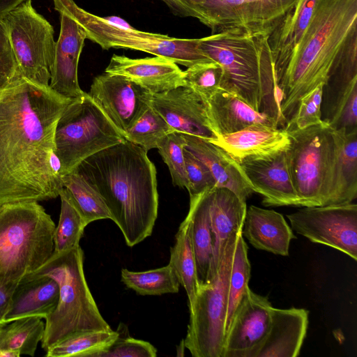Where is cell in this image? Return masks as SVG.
Masks as SVG:
<instances>
[{"label":"cell","mask_w":357,"mask_h":357,"mask_svg":"<svg viewBox=\"0 0 357 357\" xmlns=\"http://www.w3.org/2000/svg\"><path fill=\"white\" fill-rule=\"evenodd\" d=\"M150 106L174 131L209 141L217 138L208 116L206 101L190 87L181 86L153 93Z\"/></svg>","instance_id":"9a60e30c"},{"label":"cell","mask_w":357,"mask_h":357,"mask_svg":"<svg viewBox=\"0 0 357 357\" xmlns=\"http://www.w3.org/2000/svg\"><path fill=\"white\" fill-rule=\"evenodd\" d=\"M287 217L298 234L357 260L356 204L305 207Z\"/></svg>","instance_id":"8fae6325"},{"label":"cell","mask_w":357,"mask_h":357,"mask_svg":"<svg viewBox=\"0 0 357 357\" xmlns=\"http://www.w3.org/2000/svg\"><path fill=\"white\" fill-rule=\"evenodd\" d=\"M246 210V202L231 190L218 186L209 190L213 256L206 282L215 274L229 237L242 231Z\"/></svg>","instance_id":"d6986e66"},{"label":"cell","mask_w":357,"mask_h":357,"mask_svg":"<svg viewBox=\"0 0 357 357\" xmlns=\"http://www.w3.org/2000/svg\"><path fill=\"white\" fill-rule=\"evenodd\" d=\"M61 212L54 233V252L60 253L79 245L84 230L88 225L75 206L66 188L60 193Z\"/></svg>","instance_id":"e575fe53"},{"label":"cell","mask_w":357,"mask_h":357,"mask_svg":"<svg viewBox=\"0 0 357 357\" xmlns=\"http://www.w3.org/2000/svg\"><path fill=\"white\" fill-rule=\"evenodd\" d=\"M239 164L253 192L263 197L264 206H298L286 151L269 156L247 159Z\"/></svg>","instance_id":"2e32d148"},{"label":"cell","mask_w":357,"mask_h":357,"mask_svg":"<svg viewBox=\"0 0 357 357\" xmlns=\"http://www.w3.org/2000/svg\"><path fill=\"white\" fill-rule=\"evenodd\" d=\"M88 94L123 136L150 107L153 93L124 76L105 72L94 77Z\"/></svg>","instance_id":"5bb4252c"},{"label":"cell","mask_w":357,"mask_h":357,"mask_svg":"<svg viewBox=\"0 0 357 357\" xmlns=\"http://www.w3.org/2000/svg\"><path fill=\"white\" fill-rule=\"evenodd\" d=\"M59 297V287L54 279L46 275L26 274L14 290L5 322L27 317L45 319L55 310Z\"/></svg>","instance_id":"d4e9b609"},{"label":"cell","mask_w":357,"mask_h":357,"mask_svg":"<svg viewBox=\"0 0 357 357\" xmlns=\"http://www.w3.org/2000/svg\"><path fill=\"white\" fill-rule=\"evenodd\" d=\"M209 190L199 195L190 197V208L188 213L190 218V235L199 285L207 281L213 256Z\"/></svg>","instance_id":"f1b7e54d"},{"label":"cell","mask_w":357,"mask_h":357,"mask_svg":"<svg viewBox=\"0 0 357 357\" xmlns=\"http://www.w3.org/2000/svg\"><path fill=\"white\" fill-rule=\"evenodd\" d=\"M62 183L88 225L98 220H112L111 213L101 195L77 172L73 171L63 175Z\"/></svg>","instance_id":"d6a6232c"},{"label":"cell","mask_w":357,"mask_h":357,"mask_svg":"<svg viewBox=\"0 0 357 357\" xmlns=\"http://www.w3.org/2000/svg\"><path fill=\"white\" fill-rule=\"evenodd\" d=\"M221 66L213 60L197 63L183 71V86L192 89L206 102L220 89Z\"/></svg>","instance_id":"74e56055"},{"label":"cell","mask_w":357,"mask_h":357,"mask_svg":"<svg viewBox=\"0 0 357 357\" xmlns=\"http://www.w3.org/2000/svg\"><path fill=\"white\" fill-rule=\"evenodd\" d=\"M55 224L38 202L0 205V279L20 281L54 252Z\"/></svg>","instance_id":"8992f818"},{"label":"cell","mask_w":357,"mask_h":357,"mask_svg":"<svg viewBox=\"0 0 357 357\" xmlns=\"http://www.w3.org/2000/svg\"><path fill=\"white\" fill-rule=\"evenodd\" d=\"M317 1L297 0L268 37L278 85L291 56L305 35Z\"/></svg>","instance_id":"cb8c5ba5"},{"label":"cell","mask_w":357,"mask_h":357,"mask_svg":"<svg viewBox=\"0 0 357 357\" xmlns=\"http://www.w3.org/2000/svg\"><path fill=\"white\" fill-rule=\"evenodd\" d=\"M121 278L128 288L142 296L175 294L180 286L177 276L169 264L161 268L140 272L122 268Z\"/></svg>","instance_id":"836d02e7"},{"label":"cell","mask_w":357,"mask_h":357,"mask_svg":"<svg viewBox=\"0 0 357 357\" xmlns=\"http://www.w3.org/2000/svg\"><path fill=\"white\" fill-rule=\"evenodd\" d=\"M182 134L185 140V149L208 167L216 186L231 190L240 199L246 202L253 190L240 164L225 150L209 140Z\"/></svg>","instance_id":"44dd1931"},{"label":"cell","mask_w":357,"mask_h":357,"mask_svg":"<svg viewBox=\"0 0 357 357\" xmlns=\"http://www.w3.org/2000/svg\"><path fill=\"white\" fill-rule=\"evenodd\" d=\"M105 72L124 76L151 93L183 86V71L177 63L162 56L131 59L114 54Z\"/></svg>","instance_id":"ac0fdd59"},{"label":"cell","mask_w":357,"mask_h":357,"mask_svg":"<svg viewBox=\"0 0 357 357\" xmlns=\"http://www.w3.org/2000/svg\"><path fill=\"white\" fill-rule=\"evenodd\" d=\"M20 75L17 64L11 50L0 54V91Z\"/></svg>","instance_id":"ee69618b"},{"label":"cell","mask_w":357,"mask_h":357,"mask_svg":"<svg viewBox=\"0 0 357 357\" xmlns=\"http://www.w3.org/2000/svg\"><path fill=\"white\" fill-rule=\"evenodd\" d=\"M71 100L21 75L0 91V205L59 196L62 177L50 160Z\"/></svg>","instance_id":"6da1fadb"},{"label":"cell","mask_w":357,"mask_h":357,"mask_svg":"<svg viewBox=\"0 0 357 357\" xmlns=\"http://www.w3.org/2000/svg\"><path fill=\"white\" fill-rule=\"evenodd\" d=\"M185 166L190 197L195 196L216 186L208 167L191 152L184 148Z\"/></svg>","instance_id":"b9f144b4"},{"label":"cell","mask_w":357,"mask_h":357,"mask_svg":"<svg viewBox=\"0 0 357 357\" xmlns=\"http://www.w3.org/2000/svg\"><path fill=\"white\" fill-rule=\"evenodd\" d=\"M1 21L22 77L49 85L56 41L52 25L28 1L9 12Z\"/></svg>","instance_id":"30bf717a"},{"label":"cell","mask_w":357,"mask_h":357,"mask_svg":"<svg viewBox=\"0 0 357 357\" xmlns=\"http://www.w3.org/2000/svg\"><path fill=\"white\" fill-rule=\"evenodd\" d=\"M268 37L232 28L199 38L198 47L221 66L220 89L237 96L255 110L275 118L285 129Z\"/></svg>","instance_id":"277c9868"},{"label":"cell","mask_w":357,"mask_h":357,"mask_svg":"<svg viewBox=\"0 0 357 357\" xmlns=\"http://www.w3.org/2000/svg\"><path fill=\"white\" fill-rule=\"evenodd\" d=\"M170 248L169 264L174 271L180 285L185 290L190 312L192 310L199 287L196 262L190 235V218L188 214L181 223Z\"/></svg>","instance_id":"f546056e"},{"label":"cell","mask_w":357,"mask_h":357,"mask_svg":"<svg viewBox=\"0 0 357 357\" xmlns=\"http://www.w3.org/2000/svg\"><path fill=\"white\" fill-rule=\"evenodd\" d=\"M333 131L335 149L328 205L350 203L357 196V130Z\"/></svg>","instance_id":"83f0119b"},{"label":"cell","mask_w":357,"mask_h":357,"mask_svg":"<svg viewBox=\"0 0 357 357\" xmlns=\"http://www.w3.org/2000/svg\"><path fill=\"white\" fill-rule=\"evenodd\" d=\"M173 131L174 129L150 106L126 131L123 137L148 152L156 149L158 142Z\"/></svg>","instance_id":"8d00e7d4"},{"label":"cell","mask_w":357,"mask_h":357,"mask_svg":"<svg viewBox=\"0 0 357 357\" xmlns=\"http://www.w3.org/2000/svg\"><path fill=\"white\" fill-rule=\"evenodd\" d=\"M18 282L0 279V325L6 324L5 317L9 310L12 296Z\"/></svg>","instance_id":"f6af8a7d"},{"label":"cell","mask_w":357,"mask_h":357,"mask_svg":"<svg viewBox=\"0 0 357 357\" xmlns=\"http://www.w3.org/2000/svg\"><path fill=\"white\" fill-rule=\"evenodd\" d=\"M297 0H202L201 8L212 33L241 28L269 36Z\"/></svg>","instance_id":"7c38bea8"},{"label":"cell","mask_w":357,"mask_h":357,"mask_svg":"<svg viewBox=\"0 0 357 357\" xmlns=\"http://www.w3.org/2000/svg\"><path fill=\"white\" fill-rule=\"evenodd\" d=\"M287 132L286 155L298 206L328 205L335 149L333 129L323 122Z\"/></svg>","instance_id":"52a82bcc"},{"label":"cell","mask_w":357,"mask_h":357,"mask_svg":"<svg viewBox=\"0 0 357 357\" xmlns=\"http://www.w3.org/2000/svg\"><path fill=\"white\" fill-rule=\"evenodd\" d=\"M307 310L273 307L270 331L257 357H296L300 354L308 326Z\"/></svg>","instance_id":"484cf974"},{"label":"cell","mask_w":357,"mask_h":357,"mask_svg":"<svg viewBox=\"0 0 357 357\" xmlns=\"http://www.w3.org/2000/svg\"><path fill=\"white\" fill-rule=\"evenodd\" d=\"M357 33V0H318L310 23L278 83L280 108L287 123L300 99L328 75Z\"/></svg>","instance_id":"3957f363"},{"label":"cell","mask_w":357,"mask_h":357,"mask_svg":"<svg viewBox=\"0 0 357 357\" xmlns=\"http://www.w3.org/2000/svg\"><path fill=\"white\" fill-rule=\"evenodd\" d=\"M45 332V324L38 317L17 319L0 326V350L33 356Z\"/></svg>","instance_id":"4dcf8cb0"},{"label":"cell","mask_w":357,"mask_h":357,"mask_svg":"<svg viewBox=\"0 0 357 357\" xmlns=\"http://www.w3.org/2000/svg\"><path fill=\"white\" fill-rule=\"evenodd\" d=\"M241 233L254 248L282 256L289 255L296 238L281 213L254 205L246 210Z\"/></svg>","instance_id":"4316f807"},{"label":"cell","mask_w":357,"mask_h":357,"mask_svg":"<svg viewBox=\"0 0 357 357\" xmlns=\"http://www.w3.org/2000/svg\"><path fill=\"white\" fill-rule=\"evenodd\" d=\"M83 264L84 252L78 245L63 252H53L40 268L31 273L52 278L59 287L57 305L45 319L41 347L45 351L73 333L112 329L101 315L90 291Z\"/></svg>","instance_id":"5b68a950"},{"label":"cell","mask_w":357,"mask_h":357,"mask_svg":"<svg viewBox=\"0 0 357 357\" xmlns=\"http://www.w3.org/2000/svg\"><path fill=\"white\" fill-rule=\"evenodd\" d=\"M172 10L180 17H192L198 19L202 24H206V17L202 12V0H161Z\"/></svg>","instance_id":"7bdbcfd3"},{"label":"cell","mask_w":357,"mask_h":357,"mask_svg":"<svg viewBox=\"0 0 357 357\" xmlns=\"http://www.w3.org/2000/svg\"><path fill=\"white\" fill-rule=\"evenodd\" d=\"M117 339L96 357H155L157 349L150 342L130 336L127 326L120 323Z\"/></svg>","instance_id":"60d3db41"},{"label":"cell","mask_w":357,"mask_h":357,"mask_svg":"<svg viewBox=\"0 0 357 357\" xmlns=\"http://www.w3.org/2000/svg\"><path fill=\"white\" fill-rule=\"evenodd\" d=\"M10 50L6 29L1 20H0V54L8 52Z\"/></svg>","instance_id":"7dc6e473"},{"label":"cell","mask_w":357,"mask_h":357,"mask_svg":"<svg viewBox=\"0 0 357 357\" xmlns=\"http://www.w3.org/2000/svg\"><path fill=\"white\" fill-rule=\"evenodd\" d=\"M354 94H357V33L348 43L323 86L321 120L331 126Z\"/></svg>","instance_id":"7402d4cb"},{"label":"cell","mask_w":357,"mask_h":357,"mask_svg":"<svg viewBox=\"0 0 357 357\" xmlns=\"http://www.w3.org/2000/svg\"><path fill=\"white\" fill-rule=\"evenodd\" d=\"M273 307L248 287L226 331L222 357H257L270 331Z\"/></svg>","instance_id":"4fadbf2b"},{"label":"cell","mask_w":357,"mask_h":357,"mask_svg":"<svg viewBox=\"0 0 357 357\" xmlns=\"http://www.w3.org/2000/svg\"><path fill=\"white\" fill-rule=\"evenodd\" d=\"M2 325H3V324H2ZM1 326V325H0V326Z\"/></svg>","instance_id":"c3c4849f"},{"label":"cell","mask_w":357,"mask_h":357,"mask_svg":"<svg viewBox=\"0 0 357 357\" xmlns=\"http://www.w3.org/2000/svg\"><path fill=\"white\" fill-rule=\"evenodd\" d=\"M185 146L183 134L173 131L163 137L156 148L169 168L173 185L181 188L188 187L183 153Z\"/></svg>","instance_id":"f35d334b"},{"label":"cell","mask_w":357,"mask_h":357,"mask_svg":"<svg viewBox=\"0 0 357 357\" xmlns=\"http://www.w3.org/2000/svg\"><path fill=\"white\" fill-rule=\"evenodd\" d=\"M206 102L208 116L217 137L254 125L282 128L275 118L255 110L237 96L222 89Z\"/></svg>","instance_id":"603a6c76"},{"label":"cell","mask_w":357,"mask_h":357,"mask_svg":"<svg viewBox=\"0 0 357 357\" xmlns=\"http://www.w3.org/2000/svg\"><path fill=\"white\" fill-rule=\"evenodd\" d=\"M31 0H0V20L21 4Z\"/></svg>","instance_id":"bcb514c9"},{"label":"cell","mask_w":357,"mask_h":357,"mask_svg":"<svg viewBox=\"0 0 357 357\" xmlns=\"http://www.w3.org/2000/svg\"><path fill=\"white\" fill-rule=\"evenodd\" d=\"M73 171L101 195L129 247L151 236L158 192L156 169L144 149L124 139L86 158Z\"/></svg>","instance_id":"7a4b0ae2"},{"label":"cell","mask_w":357,"mask_h":357,"mask_svg":"<svg viewBox=\"0 0 357 357\" xmlns=\"http://www.w3.org/2000/svg\"><path fill=\"white\" fill-rule=\"evenodd\" d=\"M323 86L319 84L300 99L295 114L286 125L287 131L304 129L324 122L321 120Z\"/></svg>","instance_id":"ab89813d"},{"label":"cell","mask_w":357,"mask_h":357,"mask_svg":"<svg viewBox=\"0 0 357 357\" xmlns=\"http://www.w3.org/2000/svg\"><path fill=\"white\" fill-rule=\"evenodd\" d=\"M212 143L225 150L238 163L286 151L288 132L283 128L254 125L236 132L219 135Z\"/></svg>","instance_id":"ffe728a7"},{"label":"cell","mask_w":357,"mask_h":357,"mask_svg":"<svg viewBox=\"0 0 357 357\" xmlns=\"http://www.w3.org/2000/svg\"><path fill=\"white\" fill-rule=\"evenodd\" d=\"M60 15V32L56 41L54 61L50 86L69 98L79 97L84 92L79 85L78 63L86 36L80 25L64 13Z\"/></svg>","instance_id":"e0dca14e"},{"label":"cell","mask_w":357,"mask_h":357,"mask_svg":"<svg viewBox=\"0 0 357 357\" xmlns=\"http://www.w3.org/2000/svg\"><path fill=\"white\" fill-rule=\"evenodd\" d=\"M126 139L88 93L73 98L56 123L55 153L61 176L84 159Z\"/></svg>","instance_id":"9c48e42d"},{"label":"cell","mask_w":357,"mask_h":357,"mask_svg":"<svg viewBox=\"0 0 357 357\" xmlns=\"http://www.w3.org/2000/svg\"><path fill=\"white\" fill-rule=\"evenodd\" d=\"M248 250L242 233H240L235 245L229 278L225 333L237 305L248 287L250 264L248 257Z\"/></svg>","instance_id":"d590c367"},{"label":"cell","mask_w":357,"mask_h":357,"mask_svg":"<svg viewBox=\"0 0 357 357\" xmlns=\"http://www.w3.org/2000/svg\"><path fill=\"white\" fill-rule=\"evenodd\" d=\"M227 242L215 274L199 284L183 346L193 357H222L229 278L238 234Z\"/></svg>","instance_id":"ba28073f"},{"label":"cell","mask_w":357,"mask_h":357,"mask_svg":"<svg viewBox=\"0 0 357 357\" xmlns=\"http://www.w3.org/2000/svg\"><path fill=\"white\" fill-rule=\"evenodd\" d=\"M117 331L93 330L71 334L46 350L47 357H96L117 339Z\"/></svg>","instance_id":"1f68e13d"}]
</instances>
